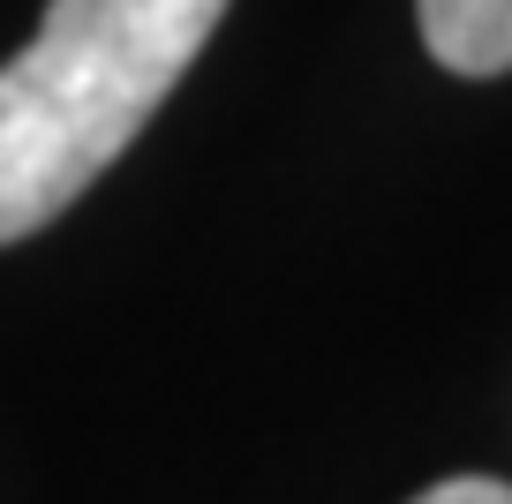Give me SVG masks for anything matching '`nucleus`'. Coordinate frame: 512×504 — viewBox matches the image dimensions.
Listing matches in <instances>:
<instances>
[{"label": "nucleus", "mask_w": 512, "mask_h": 504, "mask_svg": "<svg viewBox=\"0 0 512 504\" xmlns=\"http://www.w3.org/2000/svg\"><path fill=\"white\" fill-rule=\"evenodd\" d=\"M226 0H46L0 68V249L53 226L174 98Z\"/></svg>", "instance_id": "f257e3e1"}, {"label": "nucleus", "mask_w": 512, "mask_h": 504, "mask_svg": "<svg viewBox=\"0 0 512 504\" xmlns=\"http://www.w3.org/2000/svg\"><path fill=\"white\" fill-rule=\"evenodd\" d=\"M407 504H512V482H497V474H452V482L422 489Z\"/></svg>", "instance_id": "7ed1b4c3"}, {"label": "nucleus", "mask_w": 512, "mask_h": 504, "mask_svg": "<svg viewBox=\"0 0 512 504\" xmlns=\"http://www.w3.org/2000/svg\"><path fill=\"white\" fill-rule=\"evenodd\" d=\"M422 46L452 76H512V0H415Z\"/></svg>", "instance_id": "f03ea898"}]
</instances>
